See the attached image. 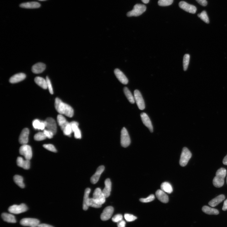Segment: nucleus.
<instances>
[{"mask_svg": "<svg viewBox=\"0 0 227 227\" xmlns=\"http://www.w3.org/2000/svg\"><path fill=\"white\" fill-rule=\"evenodd\" d=\"M55 107L57 112L60 114L64 115L70 118L74 115L73 108L69 104L62 102L58 98H56L55 99Z\"/></svg>", "mask_w": 227, "mask_h": 227, "instance_id": "nucleus-1", "label": "nucleus"}, {"mask_svg": "<svg viewBox=\"0 0 227 227\" xmlns=\"http://www.w3.org/2000/svg\"><path fill=\"white\" fill-rule=\"evenodd\" d=\"M226 175V170L224 168L218 170L216 172V176L213 180V184L215 187H221L224 183V178Z\"/></svg>", "mask_w": 227, "mask_h": 227, "instance_id": "nucleus-2", "label": "nucleus"}, {"mask_svg": "<svg viewBox=\"0 0 227 227\" xmlns=\"http://www.w3.org/2000/svg\"><path fill=\"white\" fill-rule=\"evenodd\" d=\"M146 10V7L143 4H137L134 6L133 9L127 14L128 17H138L142 14Z\"/></svg>", "mask_w": 227, "mask_h": 227, "instance_id": "nucleus-3", "label": "nucleus"}, {"mask_svg": "<svg viewBox=\"0 0 227 227\" xmlns=\"http://www.w3.org/2000/svg\"><path fill=\"white\" fill-rule=\"evenodd\" d=\"M192 156V154L188 149L187 147H184L180 157V166L185 167L187 165Z\"/></svg>", "mask_w": 227, "mask_h": 227, "instance_id": "nucleus-4", "label": "nucleus"}, {"mask_svg": "<svg viewBox=\"0 0 227 227\" xmlns=\"http://www.w3.org/2000/svg\"><path fill=\"white\" fill-rule=\"evenodd\" d=\"M93 198L99 205H102L106 201V198L101 190L99 188L95 189L93 193Z\"/></svg>", "mask_w": 227, "mask_h": 227, "instance_id": "nucleus-5", "label": "nucleus"}, {"mask_svg": "<svg viewBox=\"0 0 227 227\" xmlns=\"http://www.w3.org/2000/svg\"><path fill=\"white\" fill-rule=\"evenodd\" d=\"M21 155L24 156L25 159L30 160L32 157V149L28 145H22L19 149Z\"/></svg>", "mask_w": 227, "mask_h": 227, "instance_id": "nucleus-6", "label": "nucleus"}, {"mask_svg": "<svg viewBox=\"0 0 227 227\" xmlns=\"http://www.w3.org/2000/svg\"><path fill=\"white\" fill-rule=\"evenodd\" d=\"M121 146L124 148L128 147L131 143L128 131L125 128H122L121 131Z\"/></svg>", "mask_w": 227, "mask_h": 227, "instance_id": "nucleus-7", "label": "nucleus"}, {"mask_svg": "<svg viewBox=\"0 0 227 227\" xmlns=\"http://www.w3.org/2000/svg\"><path fill=\"white\" fill-rule=\"evenodd\" d=\"M28 209L25 204L22 203L19 205H14L10 207L8 211L12 214H19L26 211Z\"/></svg>", "mask_w": 227, "mask_h": 227, "instance_id": "nucleus-8", "label": "nucleus"}, {"mask_svg": "<svg viewBox=\"0 0 227 227\" xmlns=\"http://www.w3.org/2000/svg\"><path fill=\"white\" fill-rule=\"evenodd\" d=\"M40 221L31 218H25L21 220L20 224L22 226L30 227H37L40 224Z\"/></svg>", "mask_w": 227, "mask_h": 227, "instance_id": "nucleus-9", "label": "nucleus"}, {"mask_svg": "<svg viewBox=\"0 0 227 227\" xmlns=\"http://www.w3.org/2000/svg\"><path fill=\"white\" fill-rule=\"evenodd\" d=\"M134 98L135 101L139 109L141 110H144L145 108V103L142 95L138 90L134 91Z\"/></svg>", "mask_w": 227, "mask_h": 227, "instance_id": "nucleus-10", "label": "nucleus"}, {"mask_svg": "<svg viewBox=\"0 0 227 227\" xmlns=\"http://www.w3.org/2000/svg\"><path fill=\"white\" fill-rule=\"evenodd\" d=\"M47 124L45 128L46 129L52 132L55 135L57 132V125L56 122L53 118L48 117L45 120Z\"/></svg>", "mask_w": 227, "mask_h": 227, "instance_id": "nucleus-11", "label": "nucleus"}, {"mask_svg": "<svg viewBox=\"0 0 227 227\" xmlns=\"http://www.w3.org/2000/svg\"><path fill=\"white\" fill-rule=\"evenodd\" d=\"M179 6L183 10L190 13L195 14L197 11L196 7L185 1L180 2L179 3Z\"/></svg>", "mask_w": 227, "mask_h": 227, "instance_id": "nucleus-12", "label": "nucleus"}, {"mask_svg": "<svg viewBox=\"0 0 227 227\" xmlns=\"http://www.w3.org/2000/svg\"><path fill=\"white\" fill-rule=\"evenodd\" d=\"M114 210V208L112 206H108L104 208L101 215V220L106 221L109 220L113 215Z\"/></svg>", "mask_w": 227, "mask_h": 227, "instance_id": "nucleus-13", "label": "nucleus"}, {"mask_svg": "<svg viewBox=\"0 0 227 227\" xmlns=\"http://www.w3.org/2000/svg\"><path fill=\"white\" fill-rule=\"evenodd\" d=\"M29 131L28 128L23 129L19 136V141L22 145L26 144L28 142Z\"/></svg>", "mask_w": 227, "mask_h": 227, "instance_id": "nucleus-14", "label": "nucleus"}, {"mask_svg": "<svg viewBox=\"0 0 227 227\" xmlns=\"http://www.w3.org/2000/svg\"><path fill=\"white\" fill-rule=\"evenodd\" d=\"M140 116L144 124L147 127L151 133L153 132V126L150 119L147 114L142 113L141 114Z\"/></svg>", "mask_w": 227, "mask_h": 227, "instance_id": "nucleus-15", "label": "nucleus"}, {"mask_svg": "<svg viewBox=\"0 0 227 227\" xmlns=\"http://www.w3.org/2000/svg\"><path fill=\"white\" fill-rule=\"evenodd\" d=\"M104 169L105 167L103 166H100L98 168L96 172L91 178V181L92 184H95L98 182Z\"/></svg>", "mask_w": 227, "mask_h": 227, "instance_id": "nucleus-16", "label": "nucleus"}, {"mask_svg": "<svg viewBox=\"0 0 227 227\" xmlns=\"http://www.w3.org/2000/svg\"><path fill=\"white\" fill-rule=\"evenodd\" d=\"M73 131L74 133V137L76 139L81 138V131L79 128V124L78 122L73 121L70 123Z\"/></svg>", "mask_w": 227, "mask_h": 227, "instance_id": "nucleus-17", "label": "nucleus"}, {"mask_svg": "<svg viewBox=\"0 0 227 227\" xmlns=\"http://www.w3.org/2000/svg\"><path fill=\"white\" fill-rule=\"evenodd\" d=\"M115 74L117 78L121 83L126 85L128 83L129 80L123 72L119 69H116L114 70Z\"/></svg>", "mask_w": 227, "mask_h": 227, "instance_id": "nucleus-18", "label": "nucleus"}, {"mask_svg": "<svg viewBox=\"0 0 227 227\" xmlns=\"http://www.w3.org/2000/svg\"><path fill=\"white\" fill-rule=\"evenodd\" d=\"M17 164L18 166L26 170L30 168V160L24 159L21 157H19L17 159Z\"/></svg>", "mask_w": 227, "mask_h": 227, "instance_id": "nucleus-19", "label": "nucleus"}, {"mask_svg": "<svg viewBox=\"0 0 227 227\" xmlns=\"http://www.w3.org/2000/svg\"><path fill=\"white\" fill-rule=\"evenodd\" d=\"M46 68V65L44 63L39 62L34 65L32 68V71L33 73L38 74L42 73Z\"/></svg>", "mask_w": 227, "mask_h": 227, "instance_id": "nucleus-20", "label": "nucleus"}, {"mask_svg": "<svg viewBox=\"0 0 227 227\" xmlns=\"http://www.w3.org/2000/svg\"><path fill=\"white\" fill-rule=\"evenodd\" d=\"M156 195L158 199L161 202L164 203H167L169 201L168 196L165 192L162 190H158L156 193Z\"/></svg>", "mask_w": 227, "mask_h": 227, "instance_id": "nucleus-21", "label": "nucleus"}, {"mask_svg": "<svg viewBox=\"0 0 227 227\" xmlns=\"http://www.w3.org/2000/svg\"><path fill=\"white\" fill-rule=\"evenodd\" d=\"M105 187L102 190L103 193L107 198L110 196L111 189V182L109 179H107L105 181Z\"/></svg>", "mask_w": 227, "mask_h": 227, "instance_id": "nucleus-22", "label": "nucleus"}, {"mask_svg": "<svg viewBox=\"0 0 227 227\" xmlns=\"http://www.w3.org/2000/svg\"><path fill=\"white\" fill-rule=\"evenodd\" d=\"M26 78V75L24 73H19L12 76L9 80L11 83H16L24 80Z\"/></svg>", "mask_w": 227, "mask_h": 227, "instance_id": "nucleus-23", "label": "nucleus"}, {"mask_svg": "<svg viewBox=\"0 0 227 227\" xmlns=\"http://www.w3.org/2000/svg\"><path fill=\"white\" fill-rule=\"evenodd\" d=\"M32 124L35 129L43 130L45 128L47 123L45 121H40L38 119H35L33 121Z\"/></svg>", "mask_w": 227, "mask_h": 227, "instance_id": "nucleus-24", "label": "nucleus"}, {"mask_svg": "<svg viewBox=\"0 0 227 227\" xmlns=\"http://www.w3.org/2000/svg\"><path fill=\"white\" fill-rule=\"evenodd\" d=\"M225 197L224 195H221L216 198L213 199L208 203L210 206L215 207L223 201L225 199Z\"/></svg>", "mask_w": 227, "mask_h": 227, "instance_id": "nucleus-25", "label": "nucleus"}, {"mask_svg": "<svg viewBox=\"0 0 227 227\" xmlns=\"http://www.w3.org/2000/svg\"><path fill=\"white\" fill-rule=\"evenodd\" d=\"M91 189L89 188H87L85 189L83 204V208L84 210H87L89 207L88 205V202L89 198V195Z\"/></svg>", "mask_w": 227, "mask_h": 227, "instance_id": "nucleus-26", "label": "nucleus"}, {"mask_svg": "<svg viewBox=\"0 0 227 227\" xmlns=\"http://www.w3.org/2000/svg\"><path fill=\"white\" fill-rule=\"evenodd\" d=\"M2 218L4 221L11 223H15L16 220L15 216L7 213H3L1 215Z\"/></svg>", "mask_w": 227, "mask_h": 227, "instance_id": "nucleus-27", "label": "nucleus"}, {"mask_svg": "<svg viewBox=\"0 0 227 227\" xmlns=\"http://www.w3.org/2000/svg\"><path fill=\"white\" fill-rule=\"evenodd\" d=\"M40 6V4L36 2H31L23 3L21 4L20 6L22 8L27 9H34L39 8Z\"/></svg>", "mask_w": 227, "mask_h": 227, "instance_id": "nucleus-28", "label": "nucleus"}, {"mask_svg": "<svg viewBox=\"0 0 227 227\" xmlns=\"http://www.w3.org/2000/svg\"><path fill=\"white\" fill-rule=\"evenodd\" d=\"M57 120L58 124L61 127V129L62 131L67 124L69 123L67 121L65 117L61 114L58 115L57 116Z\"/></svg>", "mask_w": 227, "mask_h": 227, "instance_id": "nucleus-29", "label": "nucleus"}, {"mask_svg": "<svg viewBox=\"0 0 227 227\" xmlns=\"http://www.w3.org/2000/svg\"><path fill=\"white\" fill-rule=\"evenodd\" d=\"M202 210L203 212L206 214L210 215H218L219 214V211L217 210L210 207L204 206L202 208Z\"/></svg>", "mask_w": 227, "mask_h": 227, "instance_id": "nucleus-30", "label": "nucleus"}, {"mask_svg": "<svg viewBox=\"0 0 227 227\" xmlns=\"http://www.w3.org/2000/svg\"><path fill=\"white\" fill-rule=\"evenodd\" d=\"M34 81L36 84L42 88L46 89L47 88V81L44 78L40 77H37L35 78Z\"/></svg>", "mask_w": 227, "mask_h": 227, "instance_id": "nucleus-31", "label": "nucleus"}, {"mask_svg": "<svg viewBox=\"0 0 227 227\" xmlns=\"http://www.w3.org/2000/svg\"><path fill=\"white\" fill-rule=\"evenodd\" d=\"M161 190L165 192L170 194L173 191V189L171 185L167 182L162 183L161 186Z\"/></svg>", "mask_w": 227, "mask_h": 227, "instance_id": "nucleus-32", "label": "nucleus"}, {"mask_svg": "<svg viewBox=\"0 0 227 227\" xmlns=\"http://www.w3.org/2000/svg\"><path fill=\"white\" fill-rule=\"evenodd\" d=\"M14 180L15 182L22 188L25 187V185L24 183V179L22 177L19 175H15L14 177Z\"/></svg>", "mask_w": 227, "mask_h": 227, "instance_id": "nucleus-33", "label": "nucleus"}, {"mask_svg": "<svg viewBox=\"0 0 227 227\" xmlns=\"http://www.w3.org/2000/svg\"><path fill=\"white\" fill-rule=\"evenodd\" d=\"M124 92L129 102L131 103H134L135 101L134 97L129 89L127 87H125L124 88Z\"/></svg>", "mask_w": 227, "mask_h": 227, "instance_id": "nucleus-34", "label": "nucleus"}, {"mask_svg": "<svg viewBox=\"0 0 227 227\" xmlns=\"http://www.w3.org/2000/svg\"><path fill=\"white\" fill-rule=\"evenodd\" d=\"M190 59V56L188 54H186L184 56L183 60V66L184 71L187 70L188 68Z\"/></svg>", "mask_w": 227, "mask_h": 227, "instance_id": "nucleus-35", "label": "nucleus"}, {"mask_svg": "<svg viewBox=\"0 0 227 227\" xmlns=\"http://www.w3.org/2000/svg\"><path fill=\"white\" fill-rule=\"evenodd\" d=\"M64 134L66 136H70L73 132L70 123L68 124L62 130Z\"/></svg>", "mask_w": 227, "mask_h": 227, "instance_id": "nucleus-36", "label": "nucleus"}, {"mask_svg": "<svg viewBox=\"0 0 227 227\" xmlns=\"http://www.w3.org/2000/svg\"><path fill=\"white\" fill-rule=\"evenodd\" d=\"M47 138L44 132H40L35 134L34 137L35 140L40 141L44 140Z\"/></svg>", "mask_w": 227, "mask_h": 227, "instance_id": "nucleus-37", "label": "nucleus"}, {"mask_svg": "<svg viewBox=\"0 0 227 227\" xmlns=\"http://www.w3.org/2000/svg\"><path fill=\"white\" fill-rule=\"evenodd\" d=\"M174 0H159L158 5L160 6H169L173 3Z\"/></svg>", "mask_w": 227, "mask_h": 227, "instance_id": "nucleus-38", "label": "nucleus"}, {"mask_svg": "<svg viewBox=\"0 0 227 227\" xmlns=\"http://www.w3.org/2000/svg\"><path fill=\"white\" fill-rule=\"evenodd\" d=\"M198 16L206 23L208 24L209 23V20L206 12L205 11H203L201 13L198 14Z\"/></svg>", "mask_w": 227, "mask_h": 227, "instance_id": "nucleus-39", "label": "nucleus"}, {"mask_svg": "<svg viewBox=\"0 0 227 227\" xmlns=\"http://www.w3.org/2000/svg\"><path fill=\"white\" fill-rule=\"evenodd\" d=\"M89 207H91L96 208H99L101 207L102 205H99L94 200L93 198H89L88 202Z\"/></svg>", "mask_w": 227, "mask_h": 227, "instance_id": "nucleus-40", "label": "nucleus"}, {"mask_svg": "<svg viewBox=\"0 0 227 227\" xmlns=\"http://www.w3.org/2000/svg\"><path fill=\"white\" fill-rule=\"evenodd\" d=\"M155 197L153 194L150 195L146 198H142L139 199V201L142 203H147L152 201L155 199Z\"/></svg>", "mask_w": 227, "mask_h": 227, "instance_id": "nucleus-41", "label": "nucleus"}, {"mask_svg": "<svg viewBox=\"0 0 227 227\" xmlns=\"http://www.w3.org/2000/svg\"><path fill=\"white\" fill-rule=\"evenodd\" d=\"M43 147L44 148L47 149L49 151L53 152H57L56 148L52 144H45L43 145Z\"/></svg>", "mask_w": 227, "mask_h": 227, "instance_id": "nucleus-42", "label": "nucleus"}, {"mask_svg": "<svg viewBox=\"0 0 227 227\" xmlns=\"http://www.w3.org/2000/svg\"><path fill=\"white\" fill-rule=\"evenodd\" d=\"M124 218L127 221L131 222L134 221L137 219L136 217L132 215L126 214L124 215Z\"/></svg>", "mask_w": 227, "mask_h": 227, "instance_id": "nucleus-43", "label": "nucleus"}, {"mask_svg": "<svg viewBox=\"0 0 227 227\" xmlns=\"http://www.w3.org/2000/svg\"><path fill=\"white\" fill-rule=\"evenodd\" d=\"M46 80L47 81V87L48 88L49 91L51 94H53V91L52 85L51 84V81L49 79V77L47 76L46 77Z\"/></svg>", "mask_w": 227, "mask_h": 227, "instance_id": "nucleus-44", "label": "nucleus"}, {"mask_svg": "<svg viewBox=\"0 0 227 227\" xmlns=\"http://www.w3.org/2000/svg\"><path fill=\"white\" fill-rule=\"evenodd\" d=\"M123 216L121 214H117L115 216L112 218V221L113 222H117L122 220Z\"/></svg>", "mask_w": 227, "mask_h": 227, "instance_id": "nucleus-45", "label": "nucleus"}, {"mask_svg": "<svg viewBox=\"0 0 227 227\" xmlns=\"http://www.w3.org/2000/svg\"><path fill=\"white\" fill-rule=\"evenodd\" d=\"M43 132L45 135L46 136V137L49 139L52 138L54 135L52 131L46 129L44 130Z\"/></svg>", "mask_w": 227, "mask_h": 227, "instance_id": "nucleus-46", "label": "nucleus"}, {"mask_svg": "<svg viewBox=\"0 0 227 227\" xmlns=\"http://www.w3.org/2000/svg\"><path fill=\"white\" fill-rule=\"evenodd\" d=\"M126 222L125 221L122 220L118 222L117 223L118 227H125L126 226Z\"/></svg>", "mask_w": 227, "mask_h": 227, "instance_id": "nucleus-47", "label": "nucleus"}, {"mask_svg": "<svg viewBox=\"0 0 227 227\" xmlns=\"http://www.w3.org/2000/svg\"><path fill=\"white\" fill-rule=\"evenodd\" d=\"M196 1L203 6H205L207 5V2L206 0H196Z\"/></svg>", "mask_w": 227, "mask_h": 227, "instance_id": "nucleus-48", "label": "nucleus"}, {"mask_svg": "<svg viewBox=\"0 0 227 227\" xmlns=\"http://www.w3.org/2000/svg\"><path fill=\"white\" fill-rule=\"evenodd\" d=\"M222 210L224 211L227 210V199L224 202L223 206L222 208Z\"/></svg>", "mask_w": 227, "mask_h": 227, "instance_id": "nucleus-49", "label": "nucleus"}, {"mask_svg": "<svg viewBox=\"0 0 227 227\" xmlns=\"http://www.w3.org/2000/svg\"><path fill=\"white\" fill-rule=\"evenodd\" d=\"M37 227H54L53 226L45 224H39Z\"/></svg>", "mask_w": 227, "mask_h": 227, "instance_id": "nucleus-50", "label": "nucleus"}, {"mask_svg": "<svg viewBox=\"0 0 227 227\" xmlns=\"http://www.w3.org/2000/svg\"><path fill=\"white\" fill-rule=\"evenodd\" d=\"M223 163L224 165H227V155L223 159Z\"/></svg>", "mask_w": 227, "mask_h": 227, "instance_id": "nucleus-51", "label": "nucleus"}, {"mask_svg": "<svg viewBox=\"0 0 227 227\" xmlns=\"http://www.w3.org/2000/svg\"><path fill=\"white\" fill-rule=\"evenodd\" d=\"M143 3L144 4H147L149 2V0H142Z\"/></svg>", "mask_w": 227, "mask_h": 227, "instance_id": "nucleus-52", "label": "nucleus"}, {"mask_svg": "<svg viewBox=\"0 0 227 227\" xmlns=\"http://www.w3.org/2000/svg\"><path fill=\"white\" fill-rule=\"evenodd\" d=\"M38 1H46V0H38Z\"/></svg>", "mask_w": 227, "mask_h": 227, "instance_id": "nucleus-53", "label": "nucleus"}, {"mask_svg": "<svg viewBox=\"0 0 227 227\" xmlns=\"http://www.w3.org/2000/svg\"><path fill=\"white\" fill-rule=\"evenodd\" d=\"M226 182H227V180H226Z\"/></svg>", "mask_w": 227, "mask_h": 227, "instance_id": "nucleus-54", "label": "nucleus"}]
</instances>
